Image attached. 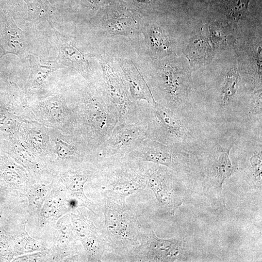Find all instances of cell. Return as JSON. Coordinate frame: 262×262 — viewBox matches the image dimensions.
<instances>
[{
    "label": "cell",
    "mask_w": 262,
    "mask_h": 262,
    "mask_svg": "<svg viewBox=\"0 0 262 262\" xmlns=\"http://www.w3.org/2000/svg\"><path fill=\"white\" fill-rule=\"evenodd\" d=\"M32 112L37 121L48 127L59 128L65 133L74 134V115L63 97L48 96L34 104Z\"/></svg>",
    "instance_id": "obj_6"
},
{
    "label": "cell",
    "mask_w": 262,
    "mask_h": 262,
    "mask_svg": "<svg viewBox=\"0 0 262 262\" xmlns=\"http://www.w3.org/2000/svg\"><path fill=\"white\" fill-rule=\"evenodd\" d=\"M56 60L60 64L69 66L88 79L92 71L82 54L74 46L66 43L59 46Z\"/></svg>",
    "instance_id": "obj_10"
},
{
    "label": "cell",
    "mask_w": 262,
    "mask_h": 262,
    "mask_svg": "<svg viewBox=\"0 0 262 262\" xmlns=\"http://www.w3.org/2000/svg\"><path fill=\"white\" fill-rule=\"evenodd\" d=\"M102 205V233L108 249L129 254L140 244L143 234L136 216L124 201L104 196Z\"/></svg>",
    "instance_id": "obj_2"
},
{
    "label": "cell",
    "mask_w": 262,
    "mask_h": 262,
    "mask_svg": "<svg viewBox=\"0 0 262 262\" xmlns=\"http://www.w3.org/2000/svg\"><path fill=\"white\" fill-rule=\"evenodd\" d=\"M24 0L27 5L30 20L39 22L48 17L49 7L45 0Z\"/></svg>",
    "instance_id": "obj_13"
},
{
    "label": "cell",
    "mask_w": 262,
    "mask_h": 262,
    "mask_svg": "<svg viewBox=\"0 0 262 262\" xmlns=\"http://www.w3.org/2000/svg\"><path fill=\"white\" fill-rule=\"evenodd\" d=\"M0 48L3 50L0 59L7 54L21 58L28 53L29 46L25 33L8 16H0Z\"/></svg>",
    "instance_id": "obj_9"
},
{
    "label": "cell",
    "mask_w": 262,
    "mask_h": 262,
    "mask_svg": "<svg viewBox=\"0 0 262 262\" xmlns=\"http://www.w3.org/2000/svg\"><path fill=\"white\" fill-rule=\"evenodd\" d=\"M229 150L222 151L216 163L217 181L220 189L223 182L231 175L234 171L229 156Z\"/></svg>",
    "instance_id": "obj_12"
},
{
    "label": "cell",
    "mask_w": 262,
    "mask_h": 262,
    "mask_svg": "<svg viewBox=\"0 0 262 262\" xmlns=\"http://www.w3.org/2000/svg\"><path fill=\"white\" fill-rule=\"evenodd\" d=\"M249 0H229L228 13L229 17L237 21L245 16Z\"/></svg>",
    "instance_id": "obj_15"
},
{
    "label": "cell",
    "mask_w": 262,
    "mask_h": 262,
    "mask_svg": "<svg viewBox=\"0 0 262 262\" xmlns=\"http://www.w3.org/2000/svg\"><path fill=\"white\" fill-rule=\"evenodd\" d=\"M104 196L125 201L147 185L144 162L125 159L99 166Z\"/></svg>",
    "instance_id": "obj_3"
},
{
    "label": "cell",
    "mask_w": 262,
    "mask_h": 262,
    "mask_svg": "<svg viewBox=\"0 0 262 262\" xmlns=\"http://www.w3.org/2000/svg\"><path fill=\"white\" fill-rule=\"evenodd\" d=\"M28 57L31 69L28 80L29 87H41L51 73L63 67L56 60L45 61L33 54Z\"/></svg>",
    "instance_id": "obj_11"
},
{
    "label": "cell",
    "mask_w": 262,
    "mask_h": 262,
    "mask_svg": "<svg viewBox=\"0 0 262 262\" xmlns=\"http://www.w3.org/2000/svg\"><path fill=\"white\" fill-rule=\"evenodd\" d=\"M238 75L234 69H231L227 74L225 82L222 89V100L228 102L234 96L238 83Z\"/></svg>",
    "instance_id": "obj_14"
},
{
    "label": "cell",
    "mask_w": 262,
    "mask_h": 262,
    "mask_svg": "<svg viewBox=\"0 0 262 262\" xmlns=\"http://www.w3.org/2000/svg\"><path fill=\"white\" fill-rule=\"evenodd\" d=\"M151 40L154 47L165 49L167 41L163 31L159 29H154L151 34Z\"/></svg>",
    "instance_id": "obj_16"
},
{
    "label": "cell",
    "mask_w": 262,
    "mask_h": 262,
    "mask_svg": "<svg viewBox=\"0 0 262 262\" xmlns=\"http://www.w3.org/2000/svg\"><path fill=\"white\" fill-rule=\"evenodd\" d=\"M141 113L147 138L176 147L187 137L188 131L176 111L157 101L142 102Z\"/></svg>",
    "instance_id": "obj_5"
},
{
    "label": "cell",
    "mask_w": 262,
    "mask_h": 262,
    "mask_svg": "<svg viewBox=\"0 0 262 262\" xmlns=\"http://www.w3.org/2000/svg\"><path fill=\"white\" fill-rule=\"evenodd\" d=\"M69 103L75 121V135L82 138L94 151L118 123L116 108L104 92L98 90L83 92Z\"/></svg>",
    "instance_id": "obj_1"
},
{
    "label": "cell",
    "mask_w": 262,
    "mask_h": 262,
    "mask_svg": "<svg viewBox=\"0 0 262 262\" xmlns=\"http://www.w3.org/2000/svg\"><path fill=\"white\" fill-rule=\"evenodd\" d=\"M131 160L160 164L171 170L180 164L179 152L176 146L145 138L128 156Z\"/></svg>",
    "instance_id": "obj_8"
},
{
    "label": "cell",
    "mask_w": 262,
    "mask_h": 262,
    "mask_svg": "<svg viewBox=\"0 0 262 262\" xmlns=\"http://www.w3.org/2000/svg\"><path fill=\"white\" fill-rule=\"evenodd\" d=\"M146 129L144 122H118L105 141L91 153V162L101 165L127 159L147 138Z\"/></svg>",
    "instance_id": "obj_4"
},
{
    "label": "cell",
    "mask_w": 262,
    "mask_h": 262,
    "mask_svg": "<svg viewBox=\"0 0 262 262\" xmlns=\"http://www.w3.org/2000/svg\"><path fill=\"white\" fill-rule=\"evenodd\" d=\"M180 247L178 240L160 239L151 230L143 233L140 244L129 256L131 261H172L178 257Z\"/></svg>",
    "instance_id": "obj_7"
}]
</instances>
